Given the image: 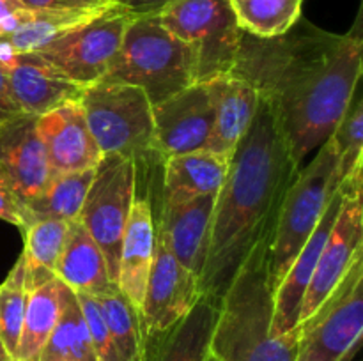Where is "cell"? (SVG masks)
<instances>
[{
  "label": "cell",
  "mask_w": 363,
  "mask_h": 361,
  "mask_svg": "<svg viewBox=\"0 0 363 361\" xmlns=\"http://www.w3.org/2000/svg\"><path fill=\"white\" fill-rule=\"evenodd\" d=\"M360 14L347 34H333L296 21L279 38L241 30L230 73L250 81L264 99L291 156L303 166L333 134L362 78Z\"/></svg>",
  "instance_id": "obj_1"
},
{
  "label": "cell",
  "mask_w": 363,
  "mask_h": 361,
  "mask_svg": "<svg viewBox=\"0 0 363 361\" xmlns=\"http://www.w3.org/2000/svg\"><path fill=\"white\" fill-rule=\"evenodd\" d=\"M300 166L264 99L230 158L216 195L199 294L216 304L255 244L273 232L280 204Z\"/></svg>",
  "instance_id": "obj_2"
},
{
  "label": "cell",
  "mask_w": 363,
  "mask_h": 361,
  "mask_svg": "<svg viewBox=\"0 0 363 361\" xmlns=\"http://www.w3.org/2000/svg\"><path fill=\"white\" fill-rule=\"evenodd\" d=\"M272 234L250 251L218 303L209 353L220 361H296L300 329L272 336L273 290L268 276Z\"/></svg>",
  "instance_id": "obj_3"
},
{
  "label": "cell",
  "mask_w": 363,
  "mask_h": 361,
  "mask_svg": "<svg viewBox=\"0 0 363 361\" xmlns=\"http://www.w3.org/2000/svg\"><path fill=\"white\" fill-rule=\"evenodd\" d=\"M103 80L140 87L151 105H158L197 81V59L190 45L163 27L158 14H137Z\"/></svg>",
  "instance_id": "obj_4"
},
{
  "label": "cell",
  "mask_w": 363,
  "mask_h": 361,
  "mask_svg": "<svg viewBox=\"0 0 363 361\" xmlns=\"http://www.w3.org/2000/svg\"><path fill=\"white\" fill-rule=\"evenodd\" d=\"M335 168L337 151L330 137L315 151L314 158L298 170L284 195L268 250V276L273 296L339 188Z\"/></svg>",
  "instance_id": "obj_5"
},
{
  "label": "cell",
  "mask_w": 363,
  "mask_h": 361,
  "mask_svg": "<svg viewBox=\"0 0 363 361\" xmlns=\"http://www.w3.org/2000/svg\"><path fill=\"white\" fill-rule=\"evenodd\" d=\"M80 105L103 156H124L138 165L156 154L152 105L140 87L96 81L84 88Z\"/></svg>",
  "instance_id": "obj_6"
},
{
  "label": "cell",
  "mask_w": 363,
  "mask_h": 361,
  "mask_svg": "<svg viewBox=\"0 0 363 361\" xmlns=\"http://www.w3.org/2000/svg\"><path fill=\"white\" fill-rule=\"evenodd\" d=\"M158 18L167 30L191 46L197 59V81L233 71L241 28L230 0H176Z\"/></svg>",
  "instance_id": "obj_7"
},
{
  "label": "cell",
  "mask_w": 363,
  "mask_h": 361,
  "mask_svg": "<svg viewBox=\"0 0 363 361\" xmlns=\"http://www.w3.org/2000/svg\"><path fill=\"white\" fill-rule=\"evenodd\" d=\"M137 161L106 154L94 168V177L82 205L78 222L85 227L105 257L108 275L117 283L121 243L137 197Z\"/></svg>",
  "instance_id": "obj_8"
},
{
  "label": "cell",
  "mask_w": 363,
  "mask_h": 361,
  "mask_svg": "<svg viewBox=\"0 0 363 361\" xmlns=\"http://www.w3.org/2000/svg\"><path fill=\"white\" fill-rule=\"evenodd\" d=\"M135 16L130 9L116 4L34 53L74 84L87 87L108 74L124 32Z\"/></svg>",
  "instance_id": "obj_9"
},
{
  "label": "cell",
  "mask_w": 363,
  "mask_h": 361,
  "mask_svg": "<svg viewBox=\"0 0 363 361\" xmlns=\"http://www.w3.org/2000/svg\"><path fill=\"white\" fill-rule=\"evenodd\" d=\"M298 329L296 361L350 360L363 333V255Z\"/></svg>",
  "instance_id": "obj_10"
},
{
  "label": "cell",
  "mask_w": 363,
  "mask_h": 361,
  "mask_svg": "<svg viewBox=\"0 0 363 361\" xmlns=\"http://www.w3.org/2000/svg\"><path fill=\"white\" fill-rule=\"evenodd\" d=\"M362 170L339 184L344 190L342 204L328 241L321 251L311 283L305 290L298 326L307 321L326 297L337 289L351 265L363 255V207Z\"/></svg>",
  "instance_id": "obj_11"
},
{
  "label": "cell",
  "mask_w": 363,
  "mask_h": 361,
  "mask_svg": "<svg viewBox=\"0 0 363 361\" xmlns=\"http://www.w3.org/2000/svg\"><path fill=\"white\" fill-rule=\"evenodd\" d=\"M199 294V280L172 255L156 232V253L138 308L142 336L162 333L179 322L191 310Z\"/></svg>",
  "instance_id": "obj_12"
},
{
  "label": "cell",
  "mask_w": 363,
  "mask_h": 361,
  "mask_svg": "<svg viewBox=\"0 0 363 361\" xmlns=\"http://www.w3.org/2000/svg\"><path fill=\"white\" fill-rule=\"evenodd\" d=\"M213 120L211 92L206 81H195L165 101L152 105L156 154L167 159L202 151L208 147Z\"/></svg>",
  "instance_id": "obj_13"
},
{
  "label": "cell",
  "mask_w": 363,
  "mask_h": 361,
  "mask_svg": "<svg viewBox=\"0 0 363 361\" xmlns=\"http://www.w3.org/2000/svg\"><path fill=\"white\" fill-rule=\"evenodd\" d=\"M35 120V115L18 113L0 124V180L23 205L41 193L52 179Z\"/></svg>",
  "instance_id": "obj_14"
},
{
  "label": "cell",
  "mask_w": 363,
  "mask_h": 361,
  "mask_svg": "<svg viewBox=\"0 0 363 361\" xmlns=\"http://www.w3.org/2000/svg\"><path fill=\"white\" fill-rule=\"evenodd\" d=\"M35 127L45 145L52 176L96 168L103 158L80 101L67 103L38 117Z\"/></svg>",
  "instance_id": "obj_15"
},
{
  "label": "cell",
  "mask_w": 363,
  "mask_h": 361,
  "mask_svg": "<svg viewBox=\"0 0 363 361\" xmlns=\"http://www.w3.org/2000/svg\"><path fill=\"white\" fill-rule=\"evenodd\" d=\"M342 198L344 190L339 186L333 193L325 214L319 219L315 230L308 237L307 243L301 246L300 253L296 255V258L291 264L282 283L275 290V296H273V321L272 329H269L272 336H282L298 328V319H300V308L305 290L311 283L323 248H325L330 232L335 225Z\"/></svg>",
  "instance_id": "obj_16"
},
{
  "label": "cell",
  "mask_w": 363,
  "mask_h": 361,
  "mask_svg": "<svg viewBox=\"0 0 363 361\" xmlns=\"http://www.w3.org/2000/svg\"><path fill=\"white\" fill-rule=\"evenodd\" d=\"M9 88L18 108L41 117L67 103L80 101L84 85L74 84L38 53H20L6 64Z\"/></svg>",
  "instance_id": "obj_17"
},
{
  "label": "cell",
  "mask_w": 363,
  "mask_h": 361,
  "mask_svg": "<svg viewBox=\"0 0 363 361\" xmlns=\"http://www.w3.org/2000/svg\"><path fill=\"white\" fill-rule=\"evenodd\" d=\"M216 195H202L183 202H163L156 232L174 257L201 278L211 236Z\"/></svg>",
  "instance_id": "obj_18"
},
{
  "label": "cell",
  "mask_w": 363,
  "mask_h": 361,
  "mask_svg": "<svg viewBox=\"0 0 363 361\" xmlns=\"http://www.w3.org/2000/svg\"><path fill=\"white\" fill-rule=\"evenodd\" d=\"M206 84L211 92L215 112L206 151L230 159L241 138L254 122L259 108V94L250 81L234 73L220 74Z\"/></svg>",
  "instance_id": "obj_19"
},
{
  "label": "cell",
  "mask_w": 363,
  "mask_h": 361,
  "mask_svg": "<svg viewBox=\"0 0 363 361\" xmlns=\"http://www.w3.org/2000/svg\"><path fill=\"white\" fill-rule=\"evenodd\" d=\"M156 253V222L145 198L135 197L121 243L117 285L135 308H140Z\"/></svg>",
  "instance_id": "obj_20"
},
{
  "label": "cell",
  "mask_w": 363,
  "mask_h": 361,
  "mask_svg": "<svg viewBox=\"0 0 363 361\" xmlns=\"http://www.w3.org/2000/svg\"><path fill=\"white\" fill-rule=\"evenodd\" d=\"M218 304L201 296L172 328L147 336L144 361H206L211 347Z\"/></svg>",
  "instance_id": "obj_21"
},
{
  "label": "cell",
  "mask_w": 363,
  "mask_h": 361,
  "mask_svg": "<svg viewBox=\"0 0 363 361\" xmlns=\"http://www.w3.org/2000/svg\"><path fill=\"white\" fill-rule=\"evenodd\" d=\"M55 278L74 294L92 297L119 289L110 278L101 250L78 219L69 223V234L55 265Z\"/></svg>",
  "instance_id": "obj_22"
},
{
  "label": "cell",
  "mask_w": 363,
  "mask_h": 361,
  "mask_svg": "<svg viewBox=\"0 0 363 361\" xmlns=\"http://www.w3.org/2000/svg\"><path fill=\"white\" fill-rule=\"evenodd\" d=\"M163 202H183L218 195L229 173L230 159L206 149L163 159Z\"/></svg>",
  "instance_id": "obj_23"
},
{
  "label": "cell",
  "mask_w": 363,
  "mask_h": 361,
  "mask_svg": "<svg viewBox=\"0 0 363 361\" xmlns=\"http://www.w3.org/2000/svg\"><path fill=\"white\" fill-rule=\"evenodd\" d=\"M59 321L43 349L39 361H99L77 294L59 283Z\"/></svg>",
  "instance_id": "obj_24"
},
{
  "label": "cell",
  "mask_w": 363,
  "mask_h": 361,
  "mask_svg": "<svg viewBox=\"0 0 363 361\" xmlns=\"http://www.w3.org/2000/svg\"><path fill=\"white\" fill-rule=\"evenodd\" d=\"M66 219H38L25 230V285L28 292L55 280V265L69 234Z\"/></svg>",
  "instance_id": "obj_25"
},
{
  "label": "cell",
  "mask_w": 363,
  "mask_h": 361,
  "mask_svg": "<svg viewBox=\"0 0 363 361\" xmlns=\"http://www.w3.org/2000/svg\"><path fill=\"white\" fill-rule=\"evenodd\" d=\"M92 177H94V168L52 176L41 193L25 204L27 229L38 219H66V222L78 219Z\"/></svg>",
  "instance_id": "obj_26"
},
{
  "label": "cell",
  "mask_w": 363,
  "mask_h": 361,
  "mask_svg": "<svg viewBox=\"0 0 363 361\" xmlns=\"http://www.w3.org/2000/svg\"><path fill=\"white\" fill-rule=\"evenodd\" d=\"M59 280L28 292L27 310L13 361H39L43 349L59 321Z\"/></svg>",
  "instance_id": "obj_27"
},
{
  "label": "cell",
  "mask_w": 363,
  "mask_h": 361,
  "mask_svg": "<svg viewBox=\"0 0 363 361\" xmlns=\"http://www.w3.org/2000/svg\"><path fill=\"white\" fill-rule=\"evenodd\" d=\"M238 25L255 38H279L300 21L303 0H230Z\"/></svg>",
  "instance_id": "obj_28"
},
{
  "label": "cell",
  "mask_w": 363,
  "mask_h": 361,
  "mask_svg": "<svg viewBox=\"0 0 363 361\" xmlns=\"http://www.w3.org/2000/svg\"><path fill=\"white\" fill-rule=\"evenodd\" d=\"M121 361H144L145 343L138 310L121 289L96 297Z\"/></svg>",
  "instance_id": "obj_29"
},
{
  "label": "cell",
  "mask_w": 363,
  "mask_h": 361,
  "mask_svg": "<svg viewBox=\"0 0 363 361\" xmlns=\"http://www.w3.org/2000/svg\"><path fill=\"white\" fill-rule=\"evenodd\" d=\"M27 299L28 290L25 285V258L21 253L7 278L0 285V338L11 357H14V353H16L25 310H27Z\"/></svg>",
  "instance_id": "obj_30"
},
{
  "label": "cell",
  "mask_w": 363,
  "mask_h": 361,
  "mask_svg": "<svg viewBox=\"0 0 363 361\" xmlns=\"http://www.w3.org/2000/svg\"><path fill=\"white\" fill-rule=\"evenodd\" d=\"M332 140L337 151L335 183L339 186L360 172L363 166V101L360 96L353 98L346 115L333 131Z\"/></svg>",
  "instance_id": "obj_31"
},
{
  "label": "cell",
  "mask_w": 363,
  "mask_h": 361,
  "mask_svg": "<svg viewBox=\"0 0 363 361\" xmlns=\"http://www.w3.org/2000/svg\"><path fill=\"white\" fill-rule=\"evenodd\" d=\"M78 304L84 314L85 324H87L89 335H91L92 347L96 350V356L99 361H121L119 354H117L113 340L110 336L106 322L101 315V308H99L98 299L87 294H77Z\"/></svg>",
  "instance_id": "obj_32"
},
{
  "label": "cell",
  "mask_w": 363,
  "mask_h": 361,
  "mask_svg": "<svg viewBox=\"0 0 363 361\" xmlns=\"http://www.w3.org/2000/svg\"><path fill=\"white\" fill-rule=\"evenodd\" d=\"M27 9L46 11H103L119 4V0H21Z\"/></svg>",
  "instance_id": "obj_33"
},
{
  "label": "cell",
  "mask_w": 363,
  "mask_h": 361,
  "mask_svg": "<svg viewBox=\"0 0 363 361\" xmlns=\"http://www.w3.org/2000/svg\"><path fill=\"white\" fill-rule=\"evenodd\" d=\"M0 219L18 227L21 232L27 229V212L20 198L9 190L7 184L0 180Z\"/></svg>",
  "instance_id": "obj_34"
},
{
  "label": "cell",
  "mask_w": 363,
  "mask_h": 361,
  "mask_svg": "<svg viewBox=\"0 0 363 361\" xmlns=\"http://www.w3.org/2000/svg\"><path fill=\"white\" fill-rule=\"evenodd\" d=\"M23 113L18 105L14 103L13 94L9 88V78H7V69L2 62H0V117L2 119H9V117Z\"/></svg>",
  "instance_id": "obj_35"
},
{
  "label": "cell",
  "mask_w": 363,
  "mask_h": 361,
  "mask_svg": "<svg viewBox=\"0 0 363 361\" xmlns=\"http://www.w3.org/2000/svg\"><path fill=\"white\" fill-rule=\"evenodd\" d=\"M176 0H119L121 6L135 14H158Z\"/></svg>",
  "instance_id": "obj_36"
},
{
  "label": "cell",
  "mask_w": 363,
  "mask_h": 361,
  "mask_svg": "<svg viewBox=\"0 0 363 361\" xmlns=\"http://www.w3.org/2000/svg\"><path fill=\"white\" fill-rule=\"evenodd\" d=\"M23 7L25 6L21 4V0H0V23L20 9H23Z\"/></svg>",
  "instance_id": "obj_37"
},
{
  "label": "cell",
  "mask_w": 363,
  "mask_h": 361,
  "mask_svg": "<svg viewBox=\"0 0 363 361\" xmlns=\"http://www.w3.org/2000/svg\"><path fill=\"white\" fill-rule=\"evenodd\" d=\"M0 361H13V357L9 356V353H7L6 347H4L2 338H0Z\"/></svg>",
  "instance_id": "obj_38"
},
{
  "label": "cell",
  "mask_w": 363,
  "mask_h": 361,
  "mask_svg": "<svg viewBox=\"0 0 363 361\" xmlns=\"http://www.w3.org/2000/svg\"><path fill=\"white\" fill-rule=\"evenodd\" d=\"M206 361H220V360H216V357L213 356L211 353H209V354H208V357H206Z\"/></svg>",
  "instance_id": "obj_39"
},
{
  "label": "cell",
  "mask_w": 363,
  "mask_h": 361,
  "mask_svg": "<svg viewBox=\"0 0 363 361\" xmlns=\"http://www.w3.org/2000/svg\"><path fill=\"white\" fill-rule=\"evenodd\" d=\"M2 120H6V119H2V117H0V124H2Z\"/></svg>",
  "instance_id": "obj_40"
}]
</instances>
